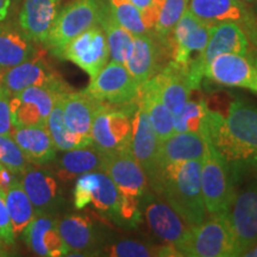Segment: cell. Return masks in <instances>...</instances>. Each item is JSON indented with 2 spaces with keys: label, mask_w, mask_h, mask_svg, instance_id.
Instances as JSON below:
<instances>
[{
  "label": "cell",
  "mask_w": 257,
  "mask_h": 257,
  "mask_svg": "<svg viewBox=\"0 0 257 257\" xmlns=\"http://www.w3.org/2000/svg\"><path fill=\"white\" fill-rule=\"evenodd\" d=\"M210 108L205 100H189L186 102L181 111L174 115L173 128L174 134L194 133L205 137L206 133L207 114Z\"/></svg>",
  "instance_id": "cell-35"
},
{
  "label": "cell",
  "mask_w": 257,
  "mask_h": 257,
  "mask_svg": "<svg viewBox=\"0 0 257 257\" xmlns=\"http://www.w3.org/2000/svg\"><path fill=\"white\" fill-rule=\"evenodd\" d=\"M204 75L211 81L227 87L257 92L256 68L248 54H220L207 63Z\"/></svg>",
  "instance_id": "cell-15"
},
{
  "label": "cell",
  "mask_w": 257,
  "mask_h": 257,
  "mask_svg": "<svg viewBox=\"0 0 257 257\" xmlns=\"http://www.w3.org/2000/svg\"><path fill=\"white\" fill-rule=\"evenodd\" d=\"M37 51L23 31L3 25L0 27V76L18 64L30 60Z\"/></svg>",
  "instance_id": "cell-30"
},
{
  "label": "cell",
  "mask_w": 257,
  "mask_h": 257,
  "mask_svg": "<svg viewBox=\"0 0 257 257\" xmlns=\"http://www.w3.org/2000/svg\"><path fill=\"white\" fill-rule=\"evenodd\" d=\"M140 206L153 233L170 245L175 246L191 227L168 202L149 189L144 191Z\"/></svg>",
  "instance_id": "cell-13"
},
{
  "label": "cell",
  "mask_w": 257,
  "mask_h": 257,
  "mask_svg": "<svg viewBox=\"0 0 257 257\" xmlns=\"http://www.w3.org/2000/svg\"><path fill=\"white\" fill-rule=\"evenodd\" d=\"M62 94H61L59 96V99L56 100L55 105H54L53 110H51L49 117H48L47 119V128L48 131H49L51 140H53L56 150H60V152H68V150L76 149V148L92 146L93 141L91 138H83L81 136H79V135L72 133V131L67 127L63 118Z\"/></svg>",
  "instance_id": "cell-32"
},
{
  "label": "cell",
  "mask_w": 257,
  "mask_h": 257,
  "mask_svg": "<svg viewBox=\"0 0 257 257\" xmlns=\"http://www.w3.org/2000/svg\"><path fill=\"white\" fill-rule=\"evenodd\" d=\"M249 41L242 27L233 22H225L212 25L210 38L204 51L191 61L188 72L194 87L198 88L207 63L220 54H240L246 55Z\"/></svg>",
  "instance_id": "cell-10"
},
{
  "label": "cell",
  "mask_w": 257,
  "mask_h": 257,
  "mask_svg": "<svg viewBox=\"0 0 257 257\" xmlns=\"http://www.w3.org/2000/svg\"><path fill=\"white\" fill-rule=\"evenodd\" d=\"M117 186L120 195L119 225L135 226L141 219V198L147 189L148 178L131 149L104 153L100 168Z\"/></svg>",
  "instance_id": "cell-3"
},
{
  "label": "cell",
  "mask_w": 257,
  "mask_h": 257,
  "mask_svg": "<svg viewBox=\"0 0 257 257\" xmlns=\"http://www.w3.org/2000/svg\"><path fill=\"white\" fill-rule=\"evenodd\" d=\"M108 8L117 23L126 29L134 36H143V35L150 34L144 24L141 11L130 0H110Z\"/></svg>",
  "instance_id": "cell-38"
},
{
  "label": "cell",
  "mask_w": 257,
  "mask_h": 257,
  "mask_svg": "<svg viewBox=\"0 0 257 257\" xmlns=\"http://www.w3.org/2000/svg\"><path fill=\"white\" fill-rule=\"evenodd\" d=\"M21 236L28 248L38 256L57 257L68 253L60 236L57 220L44 214L35 217Z\"/></svg>",
  "instance_id": "cell-23"
},
{
  "label": "cell",
  "mask_w": 257,
  "mask_h": 257,
  "mask_svg": "<svg viewBox=\"0 0 257 257\" xmlns=\"http://www.w3.org/2000/svg\"><path fill=\"white\" fill-rule=\"evenodd\" d=\"M68 86H32L11 96L10 110L14 127L47 125L59 96Z\"/></svg>",
  "instance_id": "cell-9"
},
{
  "label": "cell",
  "mask_w": 257,
  "mask_h": 257,
  "mask_svg": "<svg viewBox=\"0 0 257 257\" xmlns=\"http://www.w3.org/2000/svg\"><path fill=\"white\" fill-rule=\"evenodd\" d=\"M124 66L140 86L155 75L159 66V50L152 35L134 36L133 46Z\"/></svg>",
  "instance_id": "cell-27"
},
{
  "label": "cell",
  "mask_w": 257,
  "mask_h": 257,
  "mask_svg": "<svg viewBox=\"0 0 257 257\" xmlns=\"http://www.w3.org/2000/svg\"><path fill=\"white\" fill-rule=\"evenodd\" d=\"M104 153L92 146L64 152L56 162V175L62 181H69L81 174L100 170Z\"/></svg>",
  "instance_id": "cell-31"
},
{
  "label": "cell",
  "mask_w": 257,
  "mask_h": 257,
  "mask_svg": "<svg viewBox=\"0 0 257 257\" xmlns=\"http://www.w3.org/2000/svg\"><path fill=\"white\" fill-rule=\"evenodd\" d=\"M60 59L68 60L91 76L98 74L110 60V49L104 29L94 25L67 44Z\"/></svg>",
  "instance_id": "cell-12"
},
{
  "label": "cell",
  "mask_w": 257,
  "mask_h": 257,
  "mask_svg": "<svg viewBox=\"0 0 257 257\" xmlns=\"http://www.w3.org/2000/svg\"><path fill=\"white\" fill-rule=\"evenodd\" d=\"M61 0H24L19 12V27L28 38L46 43L60 11Z\"/></svg>",
  "instance_id": "cell-20"
},
{
  "label": "cell",
  "mask_w": 257,
  "mask_h": 257,
  "mask_svg": "<svg viewBox=\"0 0 257 257\" xmlns=\"http://www.w3.org/2000/svg\"><path fill=\"white\" fill-rule=\"evenodd\" d=\"M19 182L37 213H48L59 207L60 186L55 175L49 169L30 167L21 175Z\"/></svg>",
  "instance_id": "cell-19"
},
{
  "label": "cell",
  "mask_w": 257,
  "mask_h": 257,
  "mask_svg": "<svg viewBox=\"0 0 257 257\" xmlns=\"http://www.w3.org/2000/svg\"><path fill=\"white\" fill-rule=\"evenodd\" d=\"M15 238L11 219L6 207L5 193L0 191V242L5 245H12L15 243Z\"/></svg>",
  "instance_id": "cell-40"
},
{
  "label": "cell",
  "mask_w": 257,
  "mask_h": 257,
  "mask_svg": "<svg viewBox=\"0 0 257 257\" xmlns=\"http://www.w3.org/2000/svg\"><path fill=\"white\" fill-rule=\"evenodd\" d=\"M207 137L230 167H257V107L237 98L231 102L226 115L210 110Z\"/></svg>",
  "instance_id": "cell-1"
},
{
  "label": "cell",
  "mask_w": 257,
  "mask_h": 257,
  "mask_svg": "<svg viewBox=\"0 0 257 257\" xmlns=\"http://www.w3.org/2000/svg\"><path fill=\"white\" fill-rule=\"evenodd\" d=\"M32 86H67L40 53L0 76V87L10 96Z\"/></svg>",
  "instance_id": "cell-17"
},
{
  "label": "cell",
  "mask_w": 257,
  "mask_h": 257,
  "mask_svg": "<svg viewBox=\"0 0 257 257\" xmlns=\"http://www.w3.org/2000/svg\"><path fill=\"white\" fill-rule=\"evenodd\" d=\"M242 256H245V257H257V243L253 244L251 248H249L245 252H243Z\"/></svg>",
  "instance_id": "cell-46"
},
{
  "label": "cell",
  "mask_w": 257,
  "mask_h": 257,
  "mask_svg": "<svg viewBox=\"0 0 257 257\" xmlns=\"http://www.w3.org/2000/svg\"><path fill=\"white\" fill-rule=\"evenodd\" d=\"M5 202L15 237L21 236L29 224L34 220L35 207L32 205L19 180L12 184L5 192Z\"/></svg>",
  "instance_id": "cell-33"
},
{
  "label": "cell",
  "mask_w": 257,
  "mask_h": 257,
  "mask_svg": "<svg viewBox=\"0 0 257 257\" xmlns=\"http://www.w3.org/2000/svg\"><path fill=\"white\" fill-rule=\"evenodd\" d=\"M10 8H11V0H0V22L8 17Z\"/></svg>",
  "instance_id": "cell-45"
},
{
  "label": "cell",
  "mask_w": 257,
  "mask_h": 257,
  "mask_svg": "<svg viewBox=\"0 0 257 257\" xmlns=\"http://www.w3.org/2000/svg\"><path fill=\"white\" fill-rule=\"evenodd\" d=\"M57 227L61 238L68 250L67 255L78 252L76 255L82 256L79 252H88L95 248L98 239L94 226L88 217L78 214L63 217L62 219L57 220Z\"/></svg>",
  "instance_id": "cell-29"
},
{
  "label": "cell",
  "mask_w": 257,
  "mask_h": 257,
  "mask_svg": "<svg viewBox=\"0 0 257 257\" xmlns=\"http://www.w3.org/2000/svg\"><path fill=\"white\" fill-rule=\"evenodd\" d=\"M187 9L211 25L233 22L242 27L253 16L243 0H189Z\"/></svg>",
  "instance_id": "cell-26"
},
{
  "label": "cell",
  "mask_w": 257,
  "mask_h": 257,
  "mask_svg": "<svg viewBox=\"0 0 257 257\" xmlns=\"http://www.w3.org/2000/svg\"><path fill=\"white\" fill-rule=\"evenodd\" d=\"M211 29V24L202 22L186 9L169 40L173 42V61L188 68L193 54L197 53L199 56L206 48Z\"/></svg>",
  "instance_id": "cell-16"
},
{
  "label": "cell",
  "mask_w": 257,
  "mask_h": 257,
  "mask_svg": "<svg viewBox=\"0 0 257 257\" xmlns=\"http://www.w3.org/2000/svg\"><path fill=\"white\" fill-rule=\"evenodd\" d=\"M16 180H18V178L14 172L0 165V191L5 193L6 189L14 184Z\"/></svg>",
  "instance_id": "cell-44"
},
{
  "label": "cell",
  "mask_w": 257,
  "mask_h": 257,
  "mask_svg": "<svg viewBox=\"0 0 257 257\" xmlns=\"http://www.w3.org/2000/svg\"><path fill=\"white\" fill-rule=\"evenodd\" d=\"M107 256L112 257H159V256H180L176 249L170 244L163 246L141 242L136 239L118 240L105 249Z\"/></svg>",
  "instance_id": "cell-36"
},
{
  "label": "cell",
  "mask_w": 257,
  "mask_h": 257,
  "mask_svg": "<svg viewBox=\"0 0 257 257\" xmlns=\"http://www.w3.org/2000/svg\"><path fill=\"white\" fill-rule=\"evenodd\" d=\"M202 156L200 185L207 213L211 216L227 214L234 197L231 169L207 137Z\"/></svg>",
  "instance_id": "cell-6"
},
{
  "label": "cell",
  "mask_w": 257,
  "mask_h": 257,
  "mask_svg": "<svg viewBox=\"0 0 257 257\" xmlns=\"http://www.w3.org/2000/svg\"><path fill=\"white\" fill-rule=\"evenodd\" d=\"M180 256L231 257L237 256L236 242L227 216H212L210 220L189 227L174 246Z\"/></svg>",
  "instance_id": "cell-4"
},
{
  "label": "cell",
  "mask_w": 257,
  "mask_h": 257,
  "mask_svg": "<svg viewBox=\"0 0 257 257\" xmlns=\"http://www.w3.org/2000/svg\"><path fill=\"white\" fill-rule=\"evenodd\" d=\"M159 143V138L150 123L146 108L138 102L133 117L130 149L135 160L146 172L147 178L155 168Z\"/></svg>",
  "instance_id": "cell-22"
},
{
  "label": "cell",
  "mask_w": 257,
  "mask_h": 257,
  "mask_svg": "<svg viewBox=\"0 0 257 257\" xmlns=\"http://www.w3.org/2000/svg\"><path fill=\"white\" fill-rule=\"evenodd\" d=\"M104 102L86 91H67L62 94L63 118L67 127L83 138H91L92 123Z\"/></svg>",
  "instance_id": "cell-21"
},
{
  "label": "cell",
  "mask_w": 257,
  "mask_h": 257,
  "mask_svg": "<svg viewBox=\"0 0 257 257\" xmlns=\"http://www.w3.org/2000/svg\"><path fill=\"white\" fill-rule=\"evenodd\" d=\"M100 25L105 31L111 61L124 64L133 46L134 35L117 23L113 16L111 15L108 6L101 19Z\"/></svg>",
  "instance_id": "cell-34"
},
{
  "label": "cell",
  "mask_w": 257,
  "mask_h": 257,
  "mask_svg": "<svg viewBox=\"0 0 257 257\" xmlns=\"http://www.w3.org/2000/svg\"><path fill=\"white\" fill-rule=\"evenodd\" d=\"M201 163L202 159L185 161L159 167L148 175L153 192L168 202L189 226L201 224L207 216L200 185Z\"/></svg>",
  "instance_id": "cell-2"
},
{
  "label": "cell",
  "mask_w": 257,
  "mask_h": 257,
  "mask_svg": "<svg viewBox=\"0 0 257 257\" xmlns=\"http://www.w3.org/2000/svg\"><path fill=\"white\" fill-rule=\"evenodd\" d=\"M242 29H243L244 34L246 35L248 41L251 42L252 46L255 47L257 50V18H256V16L253 15L248 22H245V23L242 25Z\"/></svg>",
  "instance_id": "cell-43"
},
{
  "label": "cell",
  "mask_w": 257,
  "mask_h": 257,
  "mask_svg": "<svg viewBox=\"0 0 257 257\" xmlns=\"http://www.w3.org/2000/svg\"><path fill=\"white\" fill-rule=\"evenodd\" d=\"M226 216L236 242L237 256H242L257 243V182L234 194Z\"/></svg>",
  "instance_id": "cell-14"
},
{
  "label": "cell",
  "mask_w": 257,
  "mask_h": 257,
  "mask_svg": "<svg viewBox=\"0 0 257 257\" xmlns=\"http://www.w3.org/2000/svg\"><path fill=\"white\" fill-rule=\"evenodd\" d=\"M160 88L161 99L173 117L184 108L195 89L187 67L172 61L166 68L154 75Z\"/></svg>",
  "instance_id": "cell-18"
},
{
  "label": "cell",
  "mask_w": 257,
  "mask_h": 257,
  "mask_svg": "<svg viewBox=\"0 0 257 257\" xmlns=\"http://www.w3.org/2000/svg\"><path fill=\"white\" fill-rule=\"evenodd\" d=\"M96 100L110 105H126L137 100L140 85L124 64L110 61L85 89Z\"/></svg>",
  "instance_id": "cell-11"
},
{
  "label": "cell",
  "mask_w": 257,
  "mask_h": 257,
  "mask_svg": "<svg viewBox=\"0 0 257 257\" xmlns=\"http://www.w3.org/2000/svg\"><path fill=\"white\" fill-rule=\"evenodd\" d=\"M130 2L140 10L144 24H146L148 30L152 31L155 27L157 14H159L157 0H130Z\"/></svg>",
  "instance_id": "cell-41"
},
{
  "label": "cell",
  "mask_w": 257,
  "mask_h": 257,
  "mask_svg": "<svg viewBox=\"0 0 257 257\" xmlns=\"http://www.w3.org/2000/svg\"><path fill=\"white\" fill-rule=\"evenodd\" d=\"M10 100L11 96L4 88L0 87V135H11L12 128V119H11V110H10Z\"/></svg>",
  "instance_id": "cell-42"
},
{
  "label": "cell",
  "mask_w": 257,
  "mask_h": 257,
  "mask_svg": "<svg viewBox=\"0 0 257 257\" xmlns=\"http://www.w3.org/2000/svg\"><path fill=\"white\" fill-rule=\"evenodd\" d=\"M137 100L146 108L150 123L159 138V142H163L174 134V128H173L174 117L163 104L159 85L154 76L142 86H140Z\"/></svg>",
  "instance_id": "cell-28"
},
{
  "label": "cell",
  "mask_w": 257,
  "mask_h": 257,
  "mask_svg": "<svg viewBox=\"0 0 257 257\" xmlns=\"http://www.w3.org/2000/svg\"><path fill=\"white\" fill-rule=\"evenodd\" d=\"M243 2H255V0H243Z\"/></svg>",
  "instance_id": "cell-48"
},
{
  "label": "cell",
  "mask_w": 257,
  "mask_h": 257,
  "mask_svg": "<svg viewBox=\"0 0 257 257\" xmlns=\"http://www.w3.org/2000/svg\"><path fill=\"white\" fill-rule=\"evenodd\" d=\"M106 6L101 0H72L61 9L49 32L46 46L60 57L64 48L80 34L100 24Z\"/></svg>",
  "instance_id": "cell-5"
},
{
  "label": "cell",
  "mask_w": 257,
  "mask_h": 257,
  "mask_svg": "<svg viewBox=\"0 0 257 257\" xmlns=\"http://www.w3.org/2000/svg\"><path fill=\"white\" fill-rule=\"evenodd\" d=\"M0 165L9 168L17 176H21L31 167V163L14 138L6 135H0Z\"/></svg>",
  "instance_id": "cell-39"
},
{
  "label": "cell",
  "mask_w": 257,
  "mask_h": 257,
  "mask_svg": "<svg viewBox=\"0 0 257 257\" xmlns=\"http://www.w3.org/2000/svg\"><path fill=\"white\" fill-rule=\"evenodd\" d=\"M188 2L189 0H157L159 14L153 30L161 41L168 43L175 25L187 9Z\"/></svg>",
  "instance_id": "cell-37"
},
{
  "label": "cell",
  "mask_w": 257,
  "mask_h": 257,
  "mask_svg": "<svg viewBox=\"0 0 257 257\" xmlns=\"http://www.w3.org/2000/svg\"><path fill=\"white\" fill-rule=\"evenodd\" d=\"M205 147L206 140L202 135L194 133L173 134L163 142L159 143L155 168L202 159Z\"/></svg>",
  "instance_id": "cell-25"
},
{
  "label": "cell",
  "mask_w": 257,
  "mask_h": 257,
  "mask_svg": "<svg viewBox=\"0 0 257 257\" xmlns=\"http://www.w3.org/2000/svg\"><path fill=\"white\" fill-rule=\"evenodd\" d=\"M31 165L46 166L55 161L56 148L47 125L14 127L10 135Z\"/></svg>",
  "instance_id": "cell-24"
},
{
  "label": "cell",
  "mask_w": 257,
  "mask_h": 257,
  "mask_svg": "<svg viewBox=\"0 0 257 257\" xmlns=\"http://www.w3.org/2000/svg\"><path fill=\"white\" fill-rule=\"evenodd\" d=\"M102 104L92 123L93 146L102 153H114L130 149L133 117L136 105Z\"/></svg>",
  "instance_id": "cell-7"
},
{
  "label": "cell",
  "mask_w": 257,
  "mask_h": 257,
  "mask_svg": "<svg viewBox=\"0 0 257 257\" xmlns=\"http://www.w3.org/2000/svg\"><path fill=\"white\" fill-rule=\"evenodd\" d=\"M73 195L76 210L92 205L105 217L119 224L120 195L113 180L106 173L95 170L78 176Z\"/></svg>",
  "instance_id": "cell-8"
},
{
  "label": "cell",
  "mask_w": 257,
  "mask_h": 257,
  "mask_svg": "<svg viewBox=\"0 0 257 257\" xmlns=\"http://www.w3.org/2000/svg\"><path fill=\"white\" fill-rule=\"evenodd\" d=\"M250 59L252 60V62H253V64H255V68H256V73H257V51L255 54H253V55L250 57Z\"/></svg>",
  "instance_id": "cell-47"
}]
</instances>
